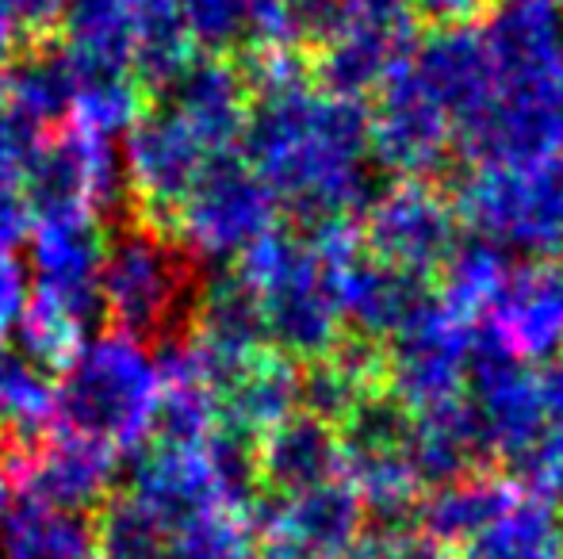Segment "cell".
<instances>
[{
  "instance_id": "7c38bea8",
  "label": "cell",
  "mask_w": 563,
  "mask_h": 559,
  "mask_svg": "<svg viewBox=\"0 0 563 559\" xmlns=\"http://www.w3.org/2000/svg\"><path fill=\"white\" fill-rule=\"evenodd\" d=\"M460 559H563V510L552 494L518 487L503 514L460 548Z\"/></svg>"
},
{
  "instance_id": "7402d4cb",
  "label": "cell",
  "mask_w": 563,
  "mask_h": 559,
  "mask_svg": "<svg viewBox=\"0 0 563 559\" xmlns=\"http://www.w3.org/2000/svg\"><path fill=\"white\" fill-rule=\"evenodd\" d=\"M549 4H556V8H560V4H563V0H549Z\"/></svg>"
},
{
  "instance_id": "d6986e66",
  "label": "cell",
  "mask_w": 563,
  "mask_h": 559,
  "mask_svg": "<svg viewBox=\"0 0 563 559\" xmlns=\"http://www.w3.org/2000/svg\"><path fill=\"white\" fill-rule=\"evenodd\" d=\"M31 231V215L15 185H0V249H12Z\"/></svg>"
},
{
  "instance_id": "44dd1931",
  "label": "cell",
  "mask_w": 563,
  "mask_h": 559,
  "mask_svg": "<svg viewBox=\"0 0 563 559\" xmlns=\"http://www.w3.org/2000/svg\"><path fill=\"white\" fill-rule=\"evenodd\" d=\"M4 491H8V483H4V476H0V506H4Z\"/></svg>"
},
{
  "instance_id": "4fadbf2b",
  "label": "cell",
  "mask_w": 563,
  "mask_h": 559,
  "mask_svg": "<svg viewBox=\"0 0 563 559\" xmlns=\"http://www.w3.org/2000/svg\"><path fill=\"white\" fill-rule=\"evenodd\" d=\"M0 559H100L92 517L12 494L0 506Z\"/></svg>"
},
{
  "instance_id": "2e32d148",
  "label": "cell",
  "mask_w": 563,
  "mask_h": 559,
  "mask_svg": "<svg viewBox=\"0 0 563 559\" xmlns=\"http://www.w3.org/2000/svg\"><path fill=\"white\" fill-rule=\"evenodd\" d=\"M349 559H452V552L426 537L418 525H410V529H364L361 545Z\"/></svg>"
},
{
  "instance_id": "ffe728a7",
  "label": "cell",
  "mask_w": 563,
  "mask_h": 559,
  "mask_svg": "<svg viewBox=\"0 0 563 559\" xmlns=\"http://www.w3.org/2000/svg\"><path fill=\"white\" fill-rule=\"evenodd\" d=\"M23 38H27V31H23V20H20V4H15V0H0V62H4Z\"/></svg>"
},
{
  "instance_id": "5bb4252c",
  "label": "cell",
  "mask_w": 563,
  "mask_h": 559,
  "mask_svg": "<svg viewBox=\"0 0 563 559\" xmlns=\"http://www.w3.org/2000/svg\"><path fill=\"white\" fill-rule=\"evenodd\" d=\"M521 483L490 471H475L456 483L433 487L430 499L418 502V529L426 537H433L441 548H464L467 540H475L498 514L506 510V502L514 499Z\"/></svg>"
},
{
  "instance_id": "6da1fadb",
  "label": "cell",
  "mask_w": 563,
  "mask_h": 559,
  "mask_svg": "<svg viewBox=\"0 0 563 559\" xmlns=\"http://www.w3.org/2000/svg\"><path fill=\"white\" fill-rule=\"evenodd\" d=\"M196 269L185 242L154 231L142 219L108 234L100 299L104 322L139 345L173 349L188 337L196 311Z\"/></svg>"
},
{
  "instance_id": "5b68a950",
  "label": "cell",
  "mask_w": 563,
  "mask_h": 559,
  "mask_svg": "<svg viewBox=\"0 0 563 559\" xmlns=\"http://www.w3.org/2000/svg\"><path fill=\"white\" fill-rule=\"evenodd\" d=\"M276 195L242 149H216L177 211V238L200 254L242 257L276 219Z\"/></svg>"
},
{
  "instance_id": "8fae6325",
  "label": "cell",
  "mask_w": 563,
  "mask_h": 559,
  "mask_svg": "<svg viewBox=\"0 0 563 559\" xmlns=\"http://www.w3.org/2000/svg\"><path fill=\"white\" fill-rule=\"evenodd\" d=\"M345 479L338 429L307 411H296L291 418L261 437V487L273 499L314 491L322 483Z\"/></svg>"
},
{
  "instance_id": "7a4b0ae2",
  "label": "cell",
  "mask_w": 563,
  "mask_h": 559,
  "mask_svg": "<svg viewBox=\"0 0 563 559\" xmlns=\"http://www.w3.org/2000/svg\"><path fill=\"white\" fill-rule=\"evenodd\" d=\"M162 399V368L123 334L85 342L54 383L51 425L104 448L139 445Z\"/></svg>"
},
{
  "instance_id": "52a82bcc",
  "label": "cell",
  "mask_w": 563,
  "mask_h": 559,
  "mask_svg": "<svg viewBox=\"0 0 563 559\" xmlns=\"http://www.w3.org/2000/svg\"><path fill=\"white\" fill-rule=\"evenodd\" d=\"M464 234L456 203L445 200L430 180L384 188L364 215V242L372 257L430 280L445 272Z\"/></svg>"
},
{
  "instance_id": "277c9868",
  "label": "cell",
  "mask_w": 563,
  "mask_h": 559,
  "mask_svg": "<svg viewBox=\"0 0 563 559\" xmlns=\"http://www.w3.org/2000/svg\"><path fill=\"white\" fill-rule=\"evenodd\" d=\"M119 177L123 172L115 165L112 142L81 123H62L35 138L20 165L15 188L31 226H46L97 215L100 203L115 200Z\"/></svg>"
},
{
  "instance_id": "8992f818",
  "label": "cell",
  "mask_w": 563,
  "mask_h": 559,
  "mask_svg": "<svg viewBox=\"0 0 563 559\" xmlns=\"http://www.w3.org/2000/svg\"><path fill=\"white\" fill-rule=\"evenodd\" d=\"M211 154L216 149L203 146L169 108L146 100L142 115L126 127L123 177L134 200V219L177 238V211Z\"/></svg>"
},
{
  "instance_id": "3957f363",
  "label": "cell",
  "mask_w": 563,
  "mask_h": 559,
  "mask_svg": "<svg viewBox=\"0 0 563 559\" xmlns=\"http://www.w3.org/2000/svg\"><path fill=\"white\" fill-rule=\"evenodd\" d=\"M452 203L467 234L506 257L563 261V154L529 165H479Z\"/></svg>"
},
{
  "instance_id": "9c48e42d",
  "label": "cell",
  "mask_w": 563,
  "mask_h": 559,
  "mask_svg": "<svg viewBox=\"0 0 563 559\" xmlns=\"http://www.w3.org/2000/svg\"><path fill=\"white\" fill-rule=\"evenodd\" d=\"M490 326L518 357H544L563 345V261L506 269L487 303Z\"/></svg>"
},
{
  "instance_id": "30bf717a",
  "label": "cell",
  "mask_w": 563,
  "mask_h": 559,
  "mask_svg": "<svg viewBox=\"0 0 563 559\" xmlns=\"http://www.w3.org/2000/svg\"><path fill=\"white\" fill-rule=\"evenodd\" d=\"M0 97L38 135L69 123L77 81L58 35H27L0 62Z\"/></svg>"
},
{
  "instance_id": "9a60e30c",
  "label": "cell",
  "mask_w": 563,
  "mask_h": 559,
  "mask_svg": "<svg viewBox=\"0 0 563 559\" xmlns=\"http://www.w3.org/2000/svg\"><path fill=\"white\" fill-rule=\"evenodd\" d=\"M54 376L31 365L20 349L0 345V425L8 429H51Z\"/></svg>"
},
{
  "instance_id": "ac0fdd59",
  "label": "cell",
  "mask_w": 563,
  "mask_h": 559,
  "mask_svg": "<svg viewBox=\"0 0 563 559\" xmlns=\"http://www.w3.org/2000/svg\"><path fill=\"white\" fill-rule=\"evenodd\" d=\"M410 12L433 20L438 27H464L475 23L490 8V0H407Z\"/></svg>"
},
{
  "instance_id": "ba28073f",
  "label": "cell",
  "mask_w": 563,
  "mask_h": 559,
  "mask_svg": "<svg viewBox=\"0 0 563 559\" xmlns=\"http://www.w3.org/2000/svg\"><path fill=\"white\" fill-rule=\"evenodd\" d=\"M115 448H104L97 440L74 437V433L46 429L23 471L15 494L43 502L62 514L92 517L104 499L115 491Z\"/></svg>"
},
{
  "instance_id": "e0dca14e",
  "label": "cell",
  "mask_w": 563,
  "mask_h": 559,
  "mask_svg": "<svg viewBox=\"0 0 563 559\" xmlns=\"http://www.w3.org/2000/svg\"><path fill=\"white\" fill-rule=\"evenodd\" d=\"M38 131H31L20 115L8 108V100L0 97V185H15L20 165L27 157V149L35 146Z\"/></svg>"
}]
</instances>
